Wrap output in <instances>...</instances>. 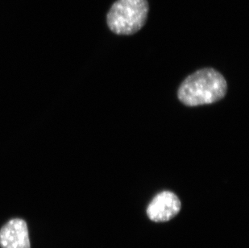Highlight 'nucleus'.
<instances>
[{
	"mask_svg": "<svg viewBox=\"0 0 249 248\" xmlns=\"http://www.w3.org/2000/svg\"><path fill=\"white\" fill-rule=\"evenodd\" d=\"M181 202L171 191H162L148 204L146 213L154 223H166L175 218L181 211Z\"/></svg>",
	"mask_w": 249,
	"mask_h": 248,
	"instance_id": "obj_3",
	"label": "nucleus"
},
{
	"mask_svg": "<svg viewBox=\"0 0 249 248\" xmlns=\"http://www.w3.org/2000/svg\"><path fill=\"white\" fill-rule=\"evenodd\" d=\"M148 12V0H117L107 15V24L117 35H133L146 24Z\"/></svg>",
	"mask_w": 249,
	"mask_h": 248,
	"instance_id": "obj_2",
	"label": "nucleus"
},
{
	"mask_svg": "<svg viewBox=\"0 0 249 248\" xmlns=\"http://www.w3.org/2000/svg\"><path fill=\"white\" fill-rule=\"evenodd\" d=\"M1 248H31L28 226L20 218L10 220L0 230Z\"/></svg>",
	"mask_w": 249,
	"mask_h": 248,
	"instance_id": "obj_4",
	"label": "nucleus"
},
{
	"mask_svg": "<svg viewBox=\"0 0 249 248\" xmlns=\"http://www.w3.org/2000/svg\"><path fill=\"white\" fill-rule=\"evenodd\" d=\"M228 84L221 73L214 69L196 71L184 80L179 87L178 96L188 106L216 103L225 97Z\"/></svg>",
	"mask_w": 249,
	"mask_h": 248,
	"instance_id": "obj_1",
	"label": "nucleus"
}]
</instances>
